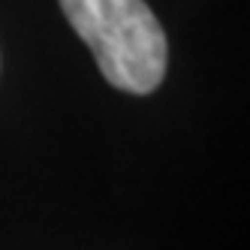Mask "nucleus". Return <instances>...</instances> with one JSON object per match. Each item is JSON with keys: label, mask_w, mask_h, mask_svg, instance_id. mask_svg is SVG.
Segmentation results:
<instances>
[{"label": "nucleus", "mask_w": 250, "mask_h": 250, "mask_svg": "<svg viewBox=\"0 0 250 250\" xmlns=\"http://www.w3.org/2000/svg\"><path fill=\"white\" fill-rule=\"evenodd\" d=\"M61 9L118 91L151 94L163 82L169 45L145 0H61Z\"/></svg>", "instance_id": "f257e3e1"}]
</instances>
